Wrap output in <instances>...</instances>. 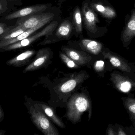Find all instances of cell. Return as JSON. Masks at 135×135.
Instances as JSON below:
<instances>
[{
    "label": "cell",
    "mask_w": 135,
    "mask_h": 135,
    "mask_svg": "<svg viewBox=\"0 0 135 135\" xmlns=\"http://www.w3.org/2000/svg\"><path fill=\"white\" fill-rule=\"evenodd\" d=\"M52 55L51 50L48 48L39 50L36 54L34 60L27 66L23 71V73L39 70L51 63Z\"/></svg>",
    "instance_id": "cell-6"
},
{
    "label": "cell",
    "mask_w": 135,
    "mask_h": 135,
    "mask_svg": "<svg viewBox=\"0 0 135 135\" xmlns=\"http://www.w3.org/2000/svg\"><path fill=\"white\" fill-rule=\"evenodd\" d=\"M58 25L57 21L51 22L43 30L33 35H30L27 38L20 41L9 45L1 49L3 51L15 50L27 47L33 44L37 40L43 36H49L52 35Z\"/></svg>",
    "instance_id": "cell-3"
},
{
    "label": "cell",
    "mask_w": 135,
    "mask_h": 135,
    "mask_svg": "<svg viewBox=\"0 0 135 135\" xmlns=\"http://www.w3.org/2000/svg\"><path fill=\"white\" fill-rule=\"evenodd\" d=\"M4 118V112L1 106H0V122H2Z\"/></svg>",
    "instance_id": "cell-25"
},
{
    "label": "cell",
    "mask_w": 135,
    "mask_h": 135,
    "mask_svg": "<svg viewBox=\"0 0 135 135\" xmlns=\"http://www.w3.org/2000/svg\"><path fill=\"white\" fill-rule=\"evenodd\" d=\"M89 76V75L85 71L76 73L68 80L59 85L57 90L61 94H69L82 84Z\"/></svg>",
    "instance_id": "cell-7"
},
{
    "label": "cell",
    "mask_w": 135,
    "mask_h": 135,
    "mask_svg": "<svg viewBox=\"0 0 135 135\" xmlns=\"http://www.w3.org/2000/svg\"><path fill=\"white\" fill-rule=\"evenodd\" d=\"M49 22H44L42 23L41 24L37 26V27L31 28V29H28L26 30V31H24L22 33L20 34V35L16 37L13 39H10V40H5V41H0V48L1 49L5 46H7L11 44H14L16 42L20 41L23 39L27 38L29 36L31 35L33 33H34L35 31H37L38 30L40 29V28L44 26L49 23Z\"/></svg>",
    "instance_id": "cell-13"
},
{
    "label": "cell",
    "mask_w": 135,
    "mask_h": 135,
    "mask_svg": "<svg viewBox=\"0 0 135 135\" xmlns=\"http://www.w3.org/2000/svg\"><path fill=\"white\" fill-rule=\"evenodd\" d=\"M79 44L81 49L94 55H98L102 50V44L96 41L87 39H83Z\"/></svg>",
    "instance_id": "cell-15"
},
{
    "label": "cell",
    "mask_w": 135,
    "mask_h": 135,
    "mask_svg": "<svg viewBox=\"0 0 135 135\" xmlns=\"http://www.w3.org/2000/svg\"><path fill=\"white\" fill-rule=\"evenodd\" d=\"M128 75L117 71L110 74V80L118 90L124 93L135 91V79Z\"/></svg>",
    "instance_id": "cell-4"
},
{
    "label": "cell",
    "mask_w": 135,
    "mask_h": 135,
    "mask_svg": "<svg viewBox=\"0 0 135 135\" xmlns=\"http://www.w3.org/2000/svg\"><path fill=\"white\" fill-rule=\"evenodd\" d=\"M135 37V11L126 24L122 35V40L125 44H129Z\"/></svg>",
    "instance_id": "cell-14"
},
{
    "label": "cell",
    "mask_w": 135,
    "mask_h": 135,
    "mask_svg": "<svg viewBox=\"0 0 135 135\" xmlns=\"http://www.w3.org/2000/svg\"><path fill=\"white\" fill-rule=\"evenodd\" d=\"M37 52L33 50H27L16 56L8 60L6 64L8 66L15 67H21L30 64L32 58Z\"/></svg>",
    "instance_id": "cell-12"
},
{
    "label": "cell",
    "mask_w": 135,
    "mask_h": 135,
    "mask_svg": "<svg viewBox=\"0 0 135 135\" xmlns=\"http://www.w3.org/2000/svg\"><path fill=\"white\" fill-rule=\"evenodd\" d=\"M82 13L84 25L87 30L91 33H96L98 19L94 10L87 3H84L82 7Z\"/></svg>",
    "instance_id": "cell-9"
},
{
    "label": "cell",
    "mask_w": 135,
    "mask_h": 135,
    "mask_svg": "<svg viewBox=\"0 0 135 135\" xmlns=\"http://www.w3.org/2000/svg\"><path fill=\"white\" fill-rule=\"evenodd\" d=\"M15 1H16V0H15Z\"/></svg>",
    "instance_id": "cell-28"
},
{
    "label": "cell",
    "mask_w": 135,
    "mask_h": 135,
    "mask_svg": "<svg viewBox=\"0 0 135 135\" xmlns=\"http://www.w3.org/2000/svg\"><path fill=\"white\" fill-rule=\"evenodd\" d=\"M59 56L62 61L69 68L77 69L80 68V66L77 64L73 60L69 57L65 53L60 52Z\"/></svg>",
    "instance_id": "cell-20"
},
{
    "label": "cell",
    "mask_w": 135,
    "mask_h": 135,
    "mask_svg": "<svg viewBox=\"0 0 135 135\" xmlns=\"http://www.w3.org/2000/svg\"><path fill=\"white\" fill-rule=\"evenodd\" d=\"M117 135H126V133H125V132L122 130L120 128L118 129V131L117 133Z\"/></svg>",
    "instance_id": "cell-27"
},
{
    "label": "cell",
    "mask_w": 135,
    "mask_h": 135,
    "mask_svg": "<svg viewBox=\"0 0 135 135\" xmlns=\"http://www.w3.org/2000/svg\"><path fill=\"white\" fill-rule=\"evenodd\" d=\"M47 8L48 7L46 5L44 4L34 5L27 7L8 15L5 17V19L12 20L35 15L37 13H41L46 11Z\"/></svg>",
    "instance_id": "cell-11"
},
{
    "label": "cell",
    "mask_w": 135,
    "mask_h": 135,
    "mask_svg": "<svg viewBox=\"0 0 135 135\" xmlns=\"http://www.w3.org/2000/svg\"><path fill=\"white\" fill-rule=\"evenodd\" d=\"M54 14L46 13L39 15H33L24 17L17 22V25L12 29V30L23 28L28 30L37 27L42 23L50 22L53 19Z\"/></svg>",
    "instance_id": "cell-5"
},
{
    "label": "cell",
    "mask_w": 135,
    "mask_h": 135,
    "mask_svg": "<svg viewBox=\"0 0 135 135\" xmlns=\"http://www.w3.org/2000/svg\"><path fill=\"white\" fill-rule=\"evenodd\" d=\"M13 26H7L6 24L4 23H0V38L3 37L9 33V31L15 27Z\"/></svg>",
    "instance_id": "cell-23"
},
{
    "label": "cell",
    "mask_w": 135,
    "mask_h": 135,
    "mask_svg": "<svg viewBox=\"0 0 135 135\" xmlns=\"http://www.w3.org/2000/svg\"><path fill=\"white\" fill-rule=\"evenodd\" d=\"M125 105L129 113L135 118V99H127L125 102Z\"/></svg>",
    "instance_id": "cell-22"
},
{
    "label": "cell",
    "mask_w": 135,
    "mask_h": 135,
    "mask_svg": "<svg viewBox=\"0 0 135 135\" xmlns=\"http://www.w3.org/2000/svg\"><path fill=\"white\" fill-rule=\"evenodd\" d=\"M104 68V62L102 61H98L95 63L94 65V69L95 71L100 72L103 71Z\"/></svg>",
    "instance_id": "cell-24"
},
{
    "label": "cell",
    "mask_w": 135,
    "mask_h": 135,
    "mask_svg": "<svg viewBox=\"0 0 135 135\" xmlns=\"http://www.w3.org/2000/svg\"><path fill=\"white\" fill-rule=\"evenodd\" d=\"M73 29L71 23L69 20H65L57 30L56 35L60 38H68L71 35Z\"/></svg>",
    "instance_id": "cell-18"
},
{
    "label": "cell",
    "mask_w": 135,
    "mask_h": 135,
    "mask_svg": "<svg viewBox=\"0 0 135 135\" xmlns=\"http://www.w3.org/2000/svg\"><path fill=\"white\" fill-rule=\"evenodd\" d=\"M26 30H27L23 28H20V29L15 30H11L9 31L8 33L7 34L3 37L0 38V41H5V40L13 39L22 33Z\"/></svg>",
    "instance_id": "cell-21"
},
{
    "label": "cell",
    "mask_w": 135,
    "mask_h": 135,
    "mask_svg": "<svg viewBox=\"0 0 135 135\" xmlns=\"http://www.w3.org/2000/svg\"><path fill=\"white\" fill-rule=\"evenodd\" d=\"M37 106L41 108L42 110L60 128L63 129L66 128L65 125L54 111V110L49 106L43 103H38L36 104Z\"/></svg>",
    "instance_id": "cell-16"
},
{
    "label": "cell",
    "mask_w": 135,
    "mask_h": 135,
    "mask_svg": "<svg viewBox=\"0 0 135 135\" xmlns=\"http://www.w3.org/2000/svg\"><path fill=\"white\" fill-rule=\"evenodd\" d=\"M107 134L108 135H115V134H117V133H115L114 132L113 129H112L111 128H109L108 129Z\"/></svg>",
    "instance_id": "cell-26"
},
{
    "label": "cell",
    "mask_w": 135,
    "mask_h": 135,
    "mask_svg": "<svg viewBox=\"0 0 135 135\" xmlns=\"http://www.w3.org/2000/svg\"><path fill=\"white\" fill-rule=\"evenodd\" d=\"M73 22L76 31L78 33L83 31L82 18L81 12L79 7L75 8L73 15Z\"/></svg>",
    "instance_id": "cell-19"
},
{
    "label": "cell",
    "mask_w": 135,
    "mask_h": 135,
    "mask_svg": "<svg viewBox=\"0 0 135 135\" xmlns=\"http://www.w3.org/2000/svg\"><path fill=\"white\" fill-rule=\"evenodd\" d=\"M104 59L108 60L113 67L123 72L131 73L132 71L133 65L120 56L109 50L102 52Z\"/></svg>",
    "instance_id": "cell-8"
},
{
    "label": "cell",
    "mask_w": 135,
    "mask_h": 135,
    "mask_svg": "<svg viewBox=\"0 0 135 135\" xmlns=\"http://www.w3.org/2000/svg\"><path fill=\"white\" fill-rule=\"evenodd\" d=\"M29 113L34 124L44 135H60L58 130L53 125L47 115L37 107H31Z\"/></svg>",
    "instance_id": "cell-2"
},
{
    "label": "cell",
    "mask_w": 135,
    "mask_h": 135,
    "mask_svg": "<svg viewBox=\"0 0 135 135\" xmlns=\"http://www.w3.org/2000/svg\"><path fill=\"white\" fill-rule=\"evenodd\" d=\"M90 7L93 10L99 13L106 18L112 19L116 16V12L111 7L103 5L100 3H92Z\"/></svg>",
    "instance_id": "cell-17"
},
{
    "label": "cell",
    "mask_w": 135,
    "mask_h": 135,
    "mask_svg": "<svg viewBox=\"0 0 135 135\" xmlns=\"http://www.w3.org/2000/svg\"><path fill=\"white\" fill-rule=\"evenodd\" d=\"M62 50L80 66L87 65L91 60V57L85 52L66 47H64Z\"/></svg>",
    "instance_id": "cell-10"
},
{
    "label": "cell",
    "mask_w": 135,
    "mask_h": 135,
    "mask_svg": "<svg viewBox=\"0 0 135 135\" xmlns=\"http://www.w3.org/2000/svg\"><path fill=\"white\" fill-rule=\"evenodd\" d=\"M87 111L89 113L90 120L91 115V103L90 99L84 94H75L68 102L66 117L72 123L76 124L80 121L83 113Z\"/></svg>",
    "instance_id": "cell-1"
}]
</instances>
